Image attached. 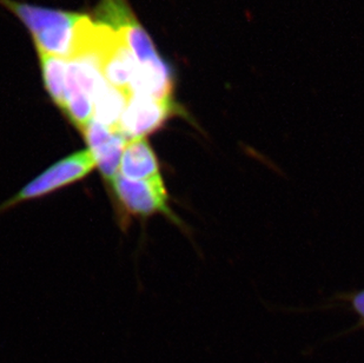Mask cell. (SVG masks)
<instances>
[{"mask_svg": "<svg viewBox=\"0 0 364 363\" xmlns=\"http://www.w3.org/2000/svg\"><path fill=\"white\" fill-rule=\"evenodd\" d=\"M96 167V162L89 149L70 154L69 157L63 158L62 161L57 162L37 179L30 182L17 195L7 201L0 210L24 201L39 199L66 185L73 184L89 175Z\"/></svg>", "mask_w": 364, "mask_h": 363, "instance_id": "cell-1", "label": "cell"}, {"mask_svg": "<svg viewBox=\"0 0 364 363\" xmlns=\"http://www.w3.org/2000/svg\"><path fill=\"white\" fill-rule=\"evenodd\" d=\"M96 17L97 21L109 25L121 36L138 64L161 58L151 37L134 17L127 0H102L97 7Z\"/></svg>", "mask_w": 364, "mask_h": 363, "instance_id": "cell-2", "label": "cell"}, {"mask_svg": "<svg viewBox=\"0 0 364 363\" xmlns=\"http://www.w3.org/2000/svg\"><path fill=\"white\" fill-rule=\"evenodd\" d=\"M179 112L173 100H159L148 97L130 96L119 122L118 131L127 140L145 138Z\"/></svg>", "mask_w": 364, "mask_h": 363, "instance_id": "cell-3", "label": "cell"}, {"mask_svg": "<svg viewBox=\"0 0 364 363\" xmlns=\"http://www.w3.org/2000/svg\"><path fill=\"white\" fill-rule=\"evenodd\" d=\"M111 184L114 195L129 213L141 216L168 213V192L161 176L134 181L117 175Z\"/></svg>", "mask_w": 364, "mask_h": 363, "instance_id": "cell-4", "label": "cell"}, {"mask_svg": "<svg viewBox=\"0 0 364 363\" xmlns=\"http://www.w3.org/2000/svg\"><path fill=\"white\" fill-rule=\"evenodd\" d=\"M89 150L102 175L109 182L118 175L127 138L121 131L114 130L92 120L82 131Z\"/></svg>", "mask_w": 364, "mask_h": 363, "instance_id": "cell-5", "label": "cell"}, {"mask_svg": "<svg viewBox=\"0 0 364 363\" xmlns=\"http://www.w3.org/2000/svg\"><path fill=\"white\" fill-rule=\"evenodd\" d=\"M173 89L175 75L168 63L161 57L152 62L138 64L129 93L130 96L166 100H172Z\"/></svg>", "mask_w": 364, "mask_h": 363, "instance_id": "cell-6", "label": "cell"}, {"mask_svg": "<svg viewBox=\"0 0 364 363\" xmlns=\"http://www.w3.org/2000/svg\"><path fill=\"white\" fill-rule=\"evenodd\" d=\"M0 5L11 11L28 28L32 37L48 28L62 25H76L82 14L48 7L32 6L14 0H0Z\"/></svg>", "mask_w": 364, "mask_h": 363, "instance_id": "cell-7", "label": "cell"}, {"mask_svg": "<svg viewBox=\"0 0 364 363\" xmlns=\"http://www.w3.org/2000/svg\"><path fill=\"white\" fill-rule=\"evenodd\" d=\"M118 174L134 181L155 179L161 176L159 159L146 138L127 142Z\"/></svg>", "mask_w": 364, "mask_h": 363, "instance_id": "cell-8", "label": "cell"}, {"mask_svg": "<svg viewBox=\"0 0 364 363\" xmlns=\"http://www.w3.org/2000/svg\"><path fill=\"white\" fill-rule=\"evenodd\" d=\"M130 95L104 80L93 96V120L118 130Z\"/></svg>", "mask_w": 364, "mask_h": 363, "instance_id": "cell-9", "label": "cell"}, {"mask_svg": "<svg viewBox=\"0 0 364 363\" xmlns=\"http://www.w3.org/2000/svg\"><path fill=\"white\" fill-rule=\"evenodd\" d=\"M45 89L51 100L62 109L65 100L68 59L57 56L38 53Z\"/></svg>", "mask_w": 364, "mask_h": 363, "instance_id": "cell-10", "label": "cell"}, {"mask_svg": "<svg viewBox=\"0 0 364 363\" xmlns=\"http://www.w3.org/2000/svg\"><path fill=\"white\" fill-rule=\"evenodd\" d=\"M346 300L349 302L350 308L358 316V325L364 328V290L355 291L353 294L347 295Z\"/></svg>", "mask_w": 364, "mask_h": 363, "instance_id": "cell-11", "label": "cell"}]
</instances>
